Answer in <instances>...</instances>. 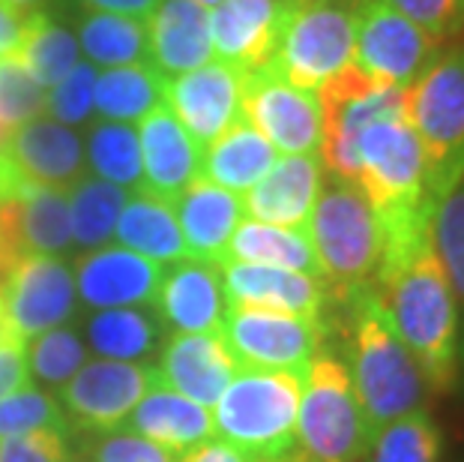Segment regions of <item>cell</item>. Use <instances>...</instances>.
I'll use <instances>...</instances> for the list:
<instances>
[{"label":"cell","mask_w":464,"mask_h":462,"mask_svg":"<svg viewBox=\"0 0 464 462\" xmlns=\"http://www.w3.org/2000/svg\"><path fill=\"white\" fill-rule=\"evenodd\" d=\"M372 285L417 360L426 388L450 393L459 378L461 310L434 252L431 231L399 250L381 252Z\"/></svg>","instance_id":"6da1fadb"},{"label":"cell","mask_w":464,"mask_h":462,"mask_svg":"<svg viewBox=\"0 0 464 462\" xmlns=\"http://www.w3.org/2000/svg\"><path fill=\"white\" fill-rule=\"evenodd\" d=\"M342 298L348 300L351 319V363L344 367L351 372L353 393L374 445L383 427L422 408L426 381L372 282L344 291Z\"/></svg>","instance_id":"7a4b0ae2"},{"label":"cell","mask_w":464,"mask_h":462,"mask_svg":"<svg viewBox=\"0 0 464 462\" xmlns=\"http://www.w3.org/2000/svg\"><path fill=\"white\" fill-rule=\"evenodd\" d=\"M303 376L240 367L213 406L216 436L255 462L288 457L297 445Z\"/></svg>","instance_id":"3957f363"},{"label":"cell","mask_w":464,"mask_h":462,"mask_svg":"<svg viewBox=\"0 0 464 462\" xmlns=\"http://www.w3.org/2000/svg\"><path fill=\"white\" fill-rule=\"evenodd\" d=\"M404 117L420 139L426 190L434 204L464 181V45L440 52L408 87Z\"/></svg>","instance_id":"277c9868"},{"label":"cell","mask_w":464,"mask_h":462,"mask_svg":"<svg viewBox=\"0 0 464 462\" xmlns=\"http://www.w3.org/2000/svg\"><path fill=\"white\" fill-rule=\"evenodd\" d=\"M305 234L333 294L372 282L381 261V229L357 183L333 181L324 186Z\"/></svg>","instance_id":"5b68a950"},{"label":"cell","mask_w":464,"mask_h":462,"mask_svg":"<svg viewBox=\"0 0 464 462\" xmlns=\"http://www.w3.org/2000/svg\"><path fill=\"white\" fill-rule=\"evenodd\" d=\"M297 445L305 462H360L372 450L348 367L333 355H314L305 367Z\"/></svg>","instance_id":"8992f818"},{"label":"cell","mask_w":464,"mask_h":462,"mask_svg":"<svg viewBox=\"0 0 464 462\" xmlns=\"http://www.w3.org/2000/svg\"><path fill=\"white\" fill-rule=\"evenodd\" d=\"M357 153V186L372 204L374 220L392 222L431 213L434 204L426 190V160L408 117H387L365 126Z\"/></svg>","instance_id":"52a82bcc"},{"label":"cell","mask_w":464,"mask_h":462,"mask_svg":"<svg viewBox=\"0 0 464 462\" xmlns=\"http://www.w3.org/2000/svg\"><path fill=\"white\" fill-rule=\"evenodd\" d=\"M353 64V0H305L285 18L270 66L303 91H318Z\"/></svg>","instance_id":"ba28073f"},{"label":"cell","mask_w":464,"mask_h":462,"mask_svg":"<svg viewBox=\"0 0 464 462\" xmlns=\"http://www.w3.org/2000/svg\"><path fill=\"white\" fill-rule=\"evenodd\" d=\"M440 52V39L387 0H353V64L378 82L411 87Z\"/></svg>","instance_id":"9c48e42d"},{"label":"cell","mask_w":464,"mask_h":462,"mask_svg":"<svg viewBox=\"0 0 464 462\" xmlns=\"http://www.w3.org/2000/svg\"><path fill=\"white\" fill-rule=\"evenodd\" d=\"M222 337L243 369L266 372H305L321 355L324 324L261 307L225 310Z\"/></svg>","instance_id":"30bf717a"},{"label":"cell","mask_w":464,"mask_h":462,"mask_svg":"<svg viewBox=\"0 0 464 462\" xmlns=\"http://www.w3.org/2000/svg\"><path fill=\"white\" fill-rule=\"evenodd\" d=\"M240 117L282 156H309L321 151L324 114L318 93L291 84L270 64L243 75Z\"/></svg>","instance_id":"8fae6325"},{"label":"cell","mask_w":464,"mask_h":462,"mask_svg":"<svg viewBox=\"0 0 464 462\" xmlns=\"http://www.w3.org/2000/svg\"><path fill=\"white\" fill-rule=\"evenodd\" d=\"M153 385H162L153 367L130 360H93L61 388V399L72 420L84 429H114Z\"/></svg>","instance_id":"7c38bea8"},{"label":"cell","mask_w":464,"mask_h":462,"mask_svg":"<svg viewBox=\"0 0 464 462\" xmlns=\"http://www.w3.org/2000/svg\"><path fill=\"white\" fill-rule=\"evenodd\" d=\"M243 70L231 64H204L174 82L165 78L162 100L195 144L207 147L240 121Z\"/></svg>","instance_id":"4fadbf2b"},{"label":"cell","mask_w":464,"mask_h":462,"mask_svg":"<svg viewBox=\"0 0 464 462\" xmlns=\"http://www.w3.org/2000/svg\"><path fill=\"white\" fill-rule=\"evenodd\" d=\"M9 321L24 339L54 330L75 310V280L54 255H27L0 289Z\"/></svg>","instance_id":"5bb4252c"},{"label":"cell","mask_w":464,"mask_h":462,"mask_svg":"<svg viewBox=\"0 0 464 462\" xmlns=\"http://www.w3.org/2000/svg\"><path fill=\"white\" fill-rule=\"evenodd\" d=\"M294 0H222L210 13V43L222 64L252 73L273 61Z\"/></svg>","instance_id":"9a60e30c"},{"label":"cell","mask_w":464,"mask_h":462,"mask_svg":"<svg viewBox=\"0 0 464 462\" xmlns=\"http://www.w3.org/2000/svg\"><path fill=\"white\" fill-rule=\"evenodd\" d=\"M141 147V174L138 190L162 202H177L195 178H201V147L183 130L174 112L165 103L141 117L138 126Z\"/></svg>","instance_id":"2e32d148"},{"label":"cell","mask_w":464,"mask_h":462,"mask_svg":"<svg viewBox=\"0 0 464 462\" xmlns=\"http://www.w3.org/2000/svg\"><path fill=\"white\" fill-rule=\"evenodd\" d=\"M153 369L165 388L204 408H213L240 372V363L231 355L222 333H177L165 346L160 367Z\"/></svg>","instance_id":"e0dca14e"},{"label":"cell","mask_w":464,"mask_h":462,"mask_svg":"<svg viewBox=\"0 0 464 462\" xmlns=\"http://www.w3.org/2000/svg\"><path fill=\"white\" fill-rule=\"evenodd\" d=\"M321 190L324 165L318 153L279 156L273 169L243 195V213H249L255 222L305 231Z\"/></svg>","instance_id":"ac0fdd59"},{"label":"cell","mask_w":464,"mask_h":462,"mask_svg":"<svg viewBox=\"0 0 464 462\" xmlns=\"http://www.w3.org/2000/svg\"><path fill=\"white\" fill-rule=\"evenodd\" d=\"M153 303L162 321L177 333H222L228 310L222 268L195 259L174 261V268L162 273Z\"/></svg>","instance_id":"d6986e66"},{"label":"cell","mask_w":464,"mask_h":462,"mask_svg":"<svg viewBox=\"0 0 464 462\" xmlns=\"http://www.w3.org/2000/svg\"><path fill=\"white\" fill-rule=\"evenodd\" d=\"M225 300L228 307H261L276 312H291L312 321H324V303H327V282L305 273L261 268V264H222Z\"/></svg>","instance_id":"ffe728a7"},{"label":"cell","mask_w":464,"mask_h":462,"mask_svg":"<svg viewBox=\"0 0 464 462\" xmlns=\"http://www.w3.org/2000/svg\"><path fill=\"white\" fill-rule=\"evenodd\" d=\"M162 264L132 250L105 247L78 261V291L84 303L121 310L130 303H153L162 282Z\"/></svg>","instance_id":"44dd1931"},{"label":"cell","mask_w":464,"mask_h":462,"mask_svg":"<svg viewBox=\"0 0 464 462\" xmlns=\"http://www.w3.org/2000/svg\"><path fill=\"white\" fill-rule=\"evenodd\" d=\"M147 52L162 78L198 70L213 57L210 13L192 0H160L147 22Z\"/></svg>","instance_id":"7402d4cb"},{"label":"cell","mask_w":464,"mask_h":462,"mask_svg":"<svg viewBox=\"0 0 464 462\" xmlns=\"http://www.w3.org/2000/svg\"><path fill=\"white\" fill-rule=\"evenodd\" d=\"M177 225H180L186 252L195 261L225 264L228 241L237 225L243 222V199L237 192L222 190L207 178H195L174 202Z\"/></svg>","instance_id":"603a6c76"},{"label":"cell","mask_w":464,"mask_h":462,"mask_svg":"<svg viewBox=\"0 0 464 462\" xmlns=\"http://www.w3.org/2000/svg\"><path fill=\"white\" fill-rule=\"evenodd\" d=\"M6 153L22 169L27 178L66 190L69 183H78L84 178V153L82 139L69 130V126L57 121H45V117H34L31 123L18 126L9 135Z\"/></svg>","instance_id":"cb8c5ba5"},{"label":"cell","mask_w":464,"mask_h":462,"mask_svg":"<svg viewBox=\"0 0 464 462\" xmlns=\"http://www.w3.org/2000/svg\"><path fill=\"white\" fill-rule=\"evenodd\" d=\"M126 427L171 454H189L216 436L210 408L180 397L165 385H153L130 411Z\"/></svg>","instance_id":"d4e9b609"},{"label":"cell","mask_w":464,"mask_h":462,"mask_svg":"<svg viewBox=\"0 0 464 462\" xmlns=\"http://www.w3.org/2000/svg\"><path fill=\"white\" fill-rule=\"evenodd\" d=\"M276 160H279V151L240 117L231 130L207 144L201 153V178L240 195L249 192L273 169Z\"/></svg>","instance_id":"484cf974"},{"label":"cell","mask_w":464,"mask_h":462,"mask_svg":"<svg viewBox=\"0 0 464 462\" xmlns=\"http://www.w3.org/2000/svg\"><path fill=\"white\" fill-rule=\"evenodd\" d=\"M114 238L123 250H132L153 261H183L189 259L177 225V213L171 202L135 190V195L123 204L114 225Z\"/></svg>","instance_id":"4316f807"},{"label":"cell","mask_w":464,"mask_h":462,"mask_svg":"<svg viewBox=\"0 0 464 462\" xmlns=\"http://www.w3.org/2000/svg\"><path fill=\"white\" fill-rule=\"evenodd\" d=\"M225 261L240 264H261V268H282L305 277H321V264L314 259V250L309 243V234L279 229V225H266L255 220H243L234 229L228 241Z\"/></svg>","instance_id":"83f0119b"},{"label":"cell","mask_w":464,"mask_h":462,"mask_svg":"<svg viewBox=\"0 0 464 462\" xmlns=\"http://www.w3.org/2000/svg\"><path fill=\"white\" fill-rule=\"evenodd\" d=\"M165 78L150 64H130L105 70L93 84V105L100 117L114 123L141 121L156 105H162Z\"/></svg>","instance_id":"f1b7e54d"},{"label":"cell","mask_w":464,"mask_h":462,"mask_svg":"<svg viewBox=\"0 0 464 462\" xmlns=\"http://www.w3.org/2000/svg\"><path fill=\"white\" fill-rule=\"evenodd\" d=\"M15 54H22V61L39 84L54 87L75 70L82 48H78V36L61 18L52 15L48 9H39V13L24 18V34Z\"/></svg>","instance_id":"f546056e"},{"label":"cell","mask_w":464,"mask_h":462,"mask_svg":"<svg viewBox=\"0 0 464 462\" xmlns=\"http://www.w3.org/2000/svg\"><path fill=\"white\" fill-rule=\"evenodd\" d=\"M78 48L93 64L130 66L147 54V25L117 13H84L78 18Z\"/></svg>","instance_id":"4dcf8cb0"},{"label":"cell","mask_w":464,"mask_h":462,"mask_svg":"<svg viewBox=\"0 0 464 462\" xmlns=\"http://www.w3.org/2000/svg\"><path fill=\"white\" fill-rule=\"evenodd\" d=\"M126 204L123 186L100 178H82L69 195V234L78 247L96 250L114 234L117 216Z\"/></svg>","instance_id":"1f68e13d"},{"label":"cell","mask_w":464,"mask_h":462,"mask_svg":"<svg viewBox=\"0 0 464 462\" xmlns=\"http://www.w3.org/2000/svg\"><path fill=\"white\" fill-rule=\"evenodd\" d=\"M87 160L100 181L114 186H141V147L130 123L102 121L87 135Z\"/></svg>","instance_id":"d6a6232c"},{"label":"cell","mask_w":464,"mask_h":462,"mask_svg":"<svg viewBox=\"0 0 464 462\" xmlns=\"http://www.w3.org/2000/svg\"><path fill=\"white\" fill-rule=\"evenodd\" d=\"M372 450V462H440L443 432L426 408H417L383 427Z\"/></svg>","instance_id":"836d02e7"},{"label":"cell","mask_w":464,"mask_h":462,"mask_svg":"<svg viewBox=\"0 0 464 462\" xmlns=\"http://www.w3.org/2000/svg\"><path fill=\"white\" fill-rule=\"evenodd\" d=\"M87 333H91L93 349L108 360H132L144 358L156 346L160 328H156V321L147 312L105 310L91 321Z\"/></svg>","instance_id":"e575fe53"},{"label":"cell","mask_w":464,"mask_h":462,"mask_svg":"<svg viewBox=\"0 0 464 462\" xmlns=\"http://www.w3.org/2000/svg\"><path fill=\"white\" fill-rule=\"evenodd\" d=\"M431 243L447 270L452 291H456L459 307H464V181L434 202Z\"/></svg>","instance_id":"d590c367"},{"label":"cell","mask_w":464,"mask_h":462,"mask_svg":"<svg viewBox=\"0 0 464 462\" xmlns=\"http://www.w3.org/2000/svg\"><path fill=\"white\" fill-rule=\"evenodd\" d=\"M45 108V87L27 70L22 54L0 57V123L9 133L31 123Z\"/></svg>","instance_id":"8d00e7d4"},{"label":"cell","mask_w":464,"mask_h":462,"mask_svg":"<svg viewBox=\"0 0 464 462\" xmlns=\"http://www.w3.org/2000/svg\"><path fill=\"white\" fill-rule=\"evenodd\" d=\"M36 429H54V432L69 429V420L63 418V411L57 408V402L52 397H45V393L27 385L0 399V441Z\"/></svg>","instance_id":"74e56055"},{"label":"cell","mask_w":464,"mask_h":462,"mask_svg":"<svg viewBox=\"0 0 464 462\" xmlns=\"http://www.w3.org/2000/svg\"><path fill=\"white\" fill-rule=\"evenodd\" d=\"M84 367V346L72 330L54 328L39 333L31 349V369L48 385L63 388Z\"/></svg>","instance_id":"f35d334b"},{"label":"cell","mask_w":464,"mask_h":462,"mask_svg":"<svg viewBox=\"0 0 464 462\" xmlns=\"http://www.w3.org/2000/svg\"><path fill=\"white\" fill-rule=\"evenodd\" d=\"M93 84H96V70L91 64L78 61L75 70L61 84H54V91L45 96V108L57 121H63L69 126L84 123L93 108Z\"/></svg>","instance_id":"ab89813d"},{"label":"cell","mask_w":464,"mask_h":462,"mask_svg":"<svg viewBox=\"0 0 464 462\" xmlns=\"http://www.w3.org/2000/svg\"><path fill=\"white\" fill-rule=\"evenodd\" d=\"M387 4L440 43L464 34V0H387Z\"/></svg>","instance_id":"60d3db41"},{"label":"cell","mask_w":464,"mask_h":462,"mask_svg":"<svg viewBox=\"0 0 464 462\" xmlns=\"http://www.w3.org/2000/svg\"><path fill=\"white\" fill-rule=\"evenodd\" d=\"M66 432L36 429L0 441V462H69Z\"/></svg>","instance_id":"b9f144b4"},{"label":"cell","mask_w":464,"mask_h":462,"mask_svg":"<svg viewBox=\"0 0 464 462\" xmlns=\"http://www.w3.org/2000/svg\"><path fill=\"white\" fill-rule=\"evenodd\" d=\"M93 462H177V457L132 432H108L93 447Z\"/></svg>","instance_id":"7bdbcfd3"},{"label":"cell","mask_w":464,"mask_h":462,"mask_svg":"<svg viewBox=\"0 0 464 462\" xmlns=\"http://www.w3.org/2000/svg\"><path fill=\"white\" fill-rule=\"evenodd\" d=\"M31 385V360H27V342H13L0 349V399L18 388Z\"/></svg>","instance_id":"ee69618b"},{"label":"cell","mask_w":464,"mask_h":462,"mask_svg":"<svg viewBox=\"0 0 464 462\" xmlns=\"http://www.w3.org/2000/svg\"><path fill=\"white\" fill-rule=\"evenodd\" d=\"M75 6L82 13H117V15H150L160 0H75Z\"/></svg>","instance_id":"f6af8a7d"},{"label":"cell","mask_w":464,"mask_h":462,"mask_svg":"<svg viewBox=\"0 0 464 462\" xmlns=\"http://www.w3.org/2000/svg\"><path fill=\"white\" fill-rule=\"evenodd\" d=\"M177 462H255V459L246 457L243 450L225 445L222 438H210V441H204L201 447L183 454V459H177Z\"/></svg>","instance_id":"bcb514c9"},{"label":"cell","mask_w":464,"mask_h":462,"mask_svg":"<svg viewBox=\"0 0 464 462\" xmlns=\"http://www.w3.org/2000/svg\"><path fill=\"white\" fill-rule=\"evenodd\" d=\"M0 4L13 6L15 13H22V15H31V13H39V9L52 6L54 0H0Z\"/></svg>","instance_id":"7dc6e473"},{"label":"cell","mask_w":464,"mask_h":462,"mask_svg":"<svg viewBox=\"0 0 464 462\" xmlns=\"http://www.w3.org/2000/svg\"><path fill=\"white\" fill-rule=\"evenodd\" d=\"M6 142H9V130H6L4 123H0V151H4V147H6Z\"/></svg>","instance_id":"c3c4849f"},{"label":"cell","mask_w":464,"mask_h":462,"mask_svg":"<svg viewBox=\"0 0 464 462\" xmlns=\"http://www.w3.org/2000/svg\"><path fill=\"white\" fill-rule=\"evenodd\" d=\"M261 462H305V459H303V457H291V454H288V457H282V459H261Z\"/></svg>","instance_id":"681fc988"},{"label":"cell","mask_w":464,"mask_h":462,"mask_svg":"<svg viewBox=\"0 0 464 462\" xmlns=\"http://www.w3.org/2000/svg\"><path fill=\"white\" fill-rule=\"evenodd\" d=\"M192 4H198V6H204V9H207V6H219L222 0H192Z\"/></svg>","instance_id":"f907efd6"},{"label":"cell","mask_w":464,"mask_h":462,"mask_svg":"<svg viewBox=\"0 0 464 462\" xmlns=\"http://www.w3.org/2000/svg\"><path fill=\"white\" fill-rule=\"evenodd\" d=\"M294 4H305V0H294Z\"/></svg>","instance_id":"816d5d0a"}]
</instances>
